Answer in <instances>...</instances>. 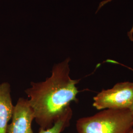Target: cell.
Instances as JSON below:
<instances>
[{
	"instance_id": "cell-2",
	"label": "cell",
	"mask_w": 133,
	"mask_h": 133,
	"mask_svg": "<svg viewBox=\"0 0 133 133\" xmlns=\"http://www.w3.org/2000/svg\"><path fill=\"white\" fill-rule=\"evenodd\" d=\"M133 128L130 109H105L76 123L77 133H129Z\"/></svg>"
},
{
	"instance_id": "cell-1",
	"label": "cell",
	"mask_w": 133,
	"mask_h": 133,
	"mask_svg": "<svg viewBox=\"0 0 133 133\" xmlns=\"http://www.w3.org/2000/svg\"><path fill=\"white\" fill-rule=\"evenodd\" d=\"M70 61L68 58L55 64L50 76L44 81L31 82L30 87L25 91L40 129L52 127L71 103L78 101L76 96L79 91L76 85L80 79L71 77Z\"/></svg>"
},
{
	"instance_id": "cell-7",
	"label": "cell",
	"mask_w": 133,
	"mask_h": 133,
	"mask_svg": "<svg viewBox=\"0 0 133 133\" xmlns=\"http://www.w3.org/2000/svg\"><path fill=\"white\" fill-rule=\"evenodd\" d=\"M111 0H108V1L109 2L110 1H111ZM128 36L129 38L131 41H133V25L132 26V28L131 29V30L130 31H129L128 33Z\"/></svg>"
},
{
	"instance_id": "cell-4",
	"label": "cell",
	"mask_w": 133,
	"mask_h": 133,
	"mask_svg": "<svg viewBox=\"0 0 133 133\" xmlns=\"http://www.w3.org/2000/svg\"><path fill=\"white\" fill-rule=\"evenodd\" d=\"M11 120V123L8 126L7 133H34L32 124L35 116L28 99L19 98L14 105Z\"/></svg>"
},
{
	"instance_id": "cell-8",
	"label": "cell",
	"mask_w": 133,
	"mask_h": 133,
	"mask_svg": "<svg viewBox=\"0 0 133 133\" xmlns=\"http://www.w3.org/2000/svg\"><path fill=\"white\" fill-rule=\"evenodd\" d=\"M130 110L131 111V112L132 114V115H133V105H132V106L131 107V108L130 109Z\"/></svg>"
},
{
	"instance_id": "cell-5",
	"label": "cell",
	"mask_w": 133,
	"mask_h": 133,
	"mask_svg": "<svg viewBox=\"0 0 133 133\" xmlns=\"http://www.w3.org/2000/svg\"><path fill=\"white\" fill-rule=\"evenodd\" d=\"M10 83L0 84V133H7V129L14 110Z\"/></svg>"
},
{
	"instance_id": "cell-9",
	"label": "cell",
	"mask_w": 133,
	"mask_h": 133,
	"mask_svg": "<svg viewBox=\"0 0 133 133\" xmlns=\"http://www.w3.org/2000/svg\"><path fill=\"white\" fill-rule=\"evenodd\" d=\"M129 133H133V128L131 130V131Z\"/></svg>"
},
{
	"instance_id": "cell-6",
	"label": "cell",
	"mask_w": 133,
	"mask_h": 133,
	"mask_svg": "<svg viewBox=\"0 0 133 133\" xmlns=\"http://www.w3.org/2000/svg\"><path fill=\"white\" fill-rule=\"evenodd\" d=\"M72 115V110L71 107H69L52 127L45 130L39 128L38 133H62L70 126Z\"/></svg>"
},
{
	"instance_id": "cell-3",
	"label": "cell",
	"mask_w": 133,
	"mask_h": 133,
	"mask_svg": "<svg viewBox=\"0 0 133 133\" xmlns=\"http://www.w3.org/2000/svg\"><path fill=\"white\" fill-rule=\"evenodd\" d=\"M93 106L98 110L130 109L133 105V82L116 83L107 90H102L93 98Z\"/></svg>"
}]
</instances>
